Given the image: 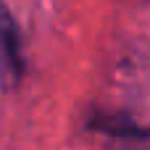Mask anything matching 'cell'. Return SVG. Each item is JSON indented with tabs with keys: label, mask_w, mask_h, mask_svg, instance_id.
<instances>
[{
	"label": "cell",
	"mask_w": 150,
	"mask_h": 150,
	"mask_svg": "<svg viewBox=\"0 0 150 150\" xmlns=\"http://www.w3.org/2000/svg\"><path fill=\"white\" fill-rule=\"evenodd\" d=\"M24 79V50H21V32L8 11V5L0 0V87L11 90Z\"/></svg>",
	"instance_id": "1"
},
{
	"label": "cell",
	"mask_w": 150,
	"mask_h": 150,
	"mask_svg": "<svg viewBox=\"0 0 150 150\" xmlns=\"http://www.w3.org/2000/svg\"><path fill=\"white\" fill-rule=\"evenodd\" d=\"M87 129L90 132H100L108 137H119V140H148L150 129L140 127L132 121L129 113L124 111H92L87 119Z\"/></svg>",
	"instance_id": "2"
}]
</instances>
